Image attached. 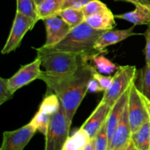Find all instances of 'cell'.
I'll return each mask as SVG.
<instances>
[{
  "instance_id": "obj_1",
  "label": "cell",
  "mask_w": 150,
  "mask_h": 150,
  "mask_svg": "<svg viewBox=\"0 0 150 150\" xmlns=\"http://www.w3.org/2000/svg\"><path fill=\"white\" fill-rule=\"evenodd\" d=\"M91 57L86 56L78 70L72 74L55 78L47 76L42 71L39 79L46 83L48 91L59 97L70 126L81 103L89 92V82L96 70L88 62Z\"/></svg>"
},
{
  "instance_id": "obj_2",
  "label": "cell",
  "mask_w": 150,
  "mask_h": 150,
  "mask_svg": "<svg viewBox=\"0 0 150 150\" xmlns=\"http://www.w3.org/2000/svg\"><path fill=\"white\" fill-rule=\"evenodd\" d=\"M37 57L40 59L42 70L45 75L51 77H62L75 73L86 55L57 51L41 46L36 48Z\"/></svg>"
},
{
  "instance_id": "obj_3",
  "label": "cell",
  "mask_w": 150,
  "mask_h": 150,
  "mask_svg": "<svg viewBox=\"0 0 150 150\" xmlns=\"http://www.w3.org/2000/svg\"><path fill=\"white\" fill-rule=\"evenodd\" d=\"M105 31L93 29L86 22L73 28L67 36L53 47H47L64 52L92 56L100 54L95 49L97 40Z\"/></svg>"
},
{
  "instance_id": "obj_4",
  "label": "cell",
  "mask_w": 150,
  "mask_h": 150,
  "mask_svg": "<svg viewBox=\"0 0 150 150\" xmlns=\"http://www.w3.org/2000/svg\"><path fill=\"white\" fill-rule=\"evenodd\" d=\"M136 66L118 67L115 74L113 76L111 86L104 92L101 101L112 107L120 97L127 92L131 83L136 81Z\"/></svg>"
},
{
  "instance_id": "obj_5",
  "label": "cell",
  "mask_w": 150,
  "mask_h": 150,
  "mask_svg": "<svg viewBox=\"0 0 150 150\" xmlns=\"http://www.w3.org/2000/svg\"><path fill=\"white\" fill-rule=\"evenodd\" d=\"M70 127L61 102L58 111L51 116L45 136V150H62L64 143L70 136Z\"/></svg>"
},
{
  "instance_id": "obj_6",
  "label": "cell",
  "mask_w": 150,
  "mask_h": 150,
  "mask_svg": "<svg viewBox=\"0 0 150 150\" xmlns=\"http://www.w3.org/2000/svg\"><path fill=\"white\" fill-rule=\"evenodd\" d=\"M127 111L132 133L139 130L146 122L149 121V115L142 100V94L136 86L135 81L131 83L129 89Z\"/></svg>"
},
{
  "instance_id": "obj_7",
  "label": "cell",
  "mask_w": 150,
  "mask_h": 150,
  "mask_svg": "<svg viewBox=\"0 0 150 150\" xmlns=\"http://www.w3.org/2000/svg\"><path fill=\"white\" fill-rule=\"evenodd\" d=\"M35 26V23L32 19L16 12L9 36L1 50V54H7L16 51L20 46L26 34L32 30Z\"/></svg>"
},
{
  "instance_id": "obj_8",
  "label": "cell",
  "mask_w": 150,
  "mask_h": 150,
  "mask_svg": "<svg viewBox=\"0 0 150 150\" xmlns=\"http://www.w3.org/2000/svg\"><path fill=\"white\" fill-rule=\"evenodd\" d=\"M37 131L31 122L17 130L4 131L0 150H23Z\"/></svg>"
},
{
  "instance_id": "obj_9",
  "label": "cell",
  "mask_w": 150,
  "mask_h": 150,
  "mask_svg": "<svg viewBox=\"0 0 150 150\" xmlns=\"http://www.w3.org/2000/svg\"><path fill=\"white\" fill-rule=\"evenodd\" d=\"M42 71L40 60L38 57L32 62L21 67L13 76L8 79L11 91L15 93L18 89L26 86L36 79H39Z\"/></svg>"
},
{
  "instance_id": "obj_10",
  "label": "cell",
  "mask_w": 150,
  "mask_h": 150,
  "mask_svg": "<svg viewBox=\"0 0 150 150\" xmlns=\"http://www.w3.org/2000/svg\"><path fill=\"white\" fill-rule=\"evenodd\" d=\"M46 29V40L43 46L53 47L62 40L71 30L60 16H56L43 20Z\"/></svg>"
},
{
  "instance_id": "obj_11",
  "label": "cell",
  "mask_w": 150,
  "mask_h": 150,
  "mask_svg": "<svg viewBox=\"0 0 150 150\" xmlns=\"http://www.w3.org/2000/svg\"><path fill=\"white\" fill-rule=\"evenodd\" d=\"M132 130L128 119L127 102L112 136L108 150H126L131 143Z\"/></svg>"
},
{
  "instance_id": "obj_12",
  "label": "cell",
  "mask_w": 150,
  "mask_h": 150,
  "mask_svg": "<svg viewBox=\"0 0 150 150\" xmlns=\"http://www.w3.org/2000/svg\"><path fill=\"white\" fill-rule=\"evenodd\" d=\"M111 108V107L108 104L100 100L92 114L81 127L89 135L92 139H94L100 128L106 121Z\"/></svg>"
},
{
  "instance_id": "obj_13",
  "label": "cell",
  "mask_w": 150,
  "mask_h": 150,
  "mask_svg": "<svg viewBox=\"0 0 150 150\" xmlns=\"http://www.w3.org/2000/svg\"><path fill=\"white\" fill-rule=\"evenodd\" d=\"M134 27L135 25L126 29H120V30L112 29V30L105 31L97 40L95 45V49L98 53L103 52L107 47L118 43L133 35H139L138 33H135L133 32Z\"/></svg>"
},
{
  "instance_id": "obj_14",
  "label": "cell",
  "mask_w": 150,
  "mask_h": 150,
  "mask_svg": "<svg viewBox=\"0 0 150 150\" xmlns=\"http://www.w3.org/2000/svg\"><path fill=\"white\" fill-rule=\"evenodd\" d=\"M130 89V88H129ZM129 89L127 92L122 95L120 99L112 105L110 112L108 114V118H107V132H108V145L111 144L112 136L114 135V131L118 125L119 122L120 121L122 113L124 111L125 107L127 104V99H128ZM108 146V149H109Z\"/></svg>"
},
{
  "instance_id": "obj_15",
  "label": "cell",
  "mask_w": 150,
  "mask_h": 150,
  "mask_svg": "<svg viewBox=\"0 0 150 150\" xmlns=\"http://www.w3.org/2000/svg\"><path fill=\"white\" fill-rule=\"evenodd\" d=\"M85 22L92 28L100 31L112 30L117 25L115 16L109 9L86 17Z\"/></svg>"
},
{
  "instance_id": "obj_16",
  "label": "cell",
  "mask_w": 150,
  "mask_h": 150,
  "mask_svg": "<svg viewBox=\"0 0 150 150\" xmlns=\"http://www.w3.org/2000/svg\"><path fill=\"white\" fill-rule=\"evenodd\" d=\"M134 10L131 12L116 15L115 18L122 19L132 23L133 25H149L150 23V7L142 4H137Z\"/></svg>"
},
{
  "instance_id": "obj_17",
  "label": "cell",
  "mask_w": 150,
  "mask_h": 150,
  "mask_svg": "<svg viewBox=\"0 0 150 150\" xmlns=\"http://www.w3.org/2000/svg\"><path fill=\"white\" fill-rule=\"evenodd\" d=\"M92 139L81 127L69 136L64 143L62 150H83Z\"/></svg>"
},
{
  "instance_id": "obj_18",
  "label": "cell",
  "mask_w": 150,
  "mask_h": 150,
  "mask_svg": "<svg viewBox=\"0 0 150 150\" xmlns=\"http://www.w3.org/2000/svg\"><path fill=\"white\" fill-rule=\"evenodd\" d=\"M64 0H43L38 4V15L40 20L58 16L63 10Z\"/></svg>"
},
{
  "instance_id": "obj_19",
  "label": "cell",
  "mask_w": 150,
  "mask_h": 150,
  "mask_svg": "<svg viewBox=\"0 0 150 150\" xmlns=\"http://www.w3.org/2000/svg\"><path fill=\"white\" fill-rule=\"evenodd\" d=\"M131 141L138 150H149L150 144V121L146 122L132 133Z\"/></svg>"
},
{
  "instance_id": "obj_20",
  "label": "cell",
  "mask_w": 150,
  "mask_h": 150,
  "mask_svg": "<svg viewBox=\"0 0 150 150\" xmlns=\"http://www.w3.org/2000/svg\"><path fill=\"white\" fill-rule=\"evenodd\" d=\"M58 16L70 26L71 29L85 22V16L81 9L64 8L59 12Z\"/></svg>"
},
{
  "instance_id": "obj_21",
  "label": "cell",
  "mask_w": 150,
  "mask_h": 150,
  "mask_svg": "<svg viewBox=\"0 0 150 150\" xmlns=\"http://www.w3.org/2000/svg\"><path fill=\"white\" fill-rule=\"evenodd\" d=\"M16 12L27 16L36 24L40 21L38 15V4L35 0H16Z\"/></svg>"
},
{
  "instance_id": "obj_22",
  "label": "cell",
  "mask_w": 150,
  "mask_h": 150,
  "mask_svg": "<svg viewBox=\"0 0 150 150\" xmlns=\"http://www.w3.org/2000/svg\"><path fill=\"white\" fill-rule=\"evenodd\" d=\"M90 60L94 63L96 70L103 74L110 75L118 69V67L111 60L100 54L92 55L90 57Z\"/></svg>"
},
{
  "instance_id": "obj_23",
  "label": "cell",
  "mask_w": 150,
  "mask_h": 150,
  "mask_svg": "<svg viewBox=\"0 0 150 150\" xmlns=\"http://www.w3.org/2000/svg\"><path fill=\"white\" fill-rule=\"evenodd\" d=\"M51 116L52 115L49 114L48 113L39 109L34 116L33 118L32 119L31 122L36 127L38 131L40 132L42 134L45 136L48 133Z\"/></svg>"
},
{
  "instance_id": "obj_24",
  "label": "cell",
  "mask_w": 150,
  "mask_h": 150,
  "mask_svg": "<svg viewBox=\"0 0 150 150\" xmlns=\"http://www.w3.org/2000/svg\"><path fill=\"white\" fill-rule=\"evenodd\" d=\"M60 103H61V100L59 97L54 92L48 91L46 95L43 98L40 105L39 109L42 110L51 115H53L59 110Z\"/></svg>"
},
{
  "instance_id": "obj_25",
  "label": "cell",
  "mask_w": 150,
  "mask_h": 150,
  "mask_svg": "<svg viewBox=\"0 0 150 150\" xmlns=\"http://www.w3.org/2000/svg\"><path fill=\"white\" fill-rule=\"evenodd\" d=\"M139 91L142 95L150 100V64L146 63L140 71Z\"/></svg>"
},
{
  "instance_id": "obj_26",
  "label": "cell",
  "mask_w": 150,
  "mask_h": 150,
  "mask_svg": "<svg viewBox=\"0 0 150 150\" xmlns=\"http://www.w3.org/2000/svg\"><path fill=\"white\" fill-rule=\"evenodd\" d=\"M95 150H108V138L107 132V122L105 121L92 139Z\"/></svg>"
},
{
  "instance_id": "obj_27",
  "label": "cell",
  "mask_w": 150,
  "mask_h": 150,
  "mask_svg": "<svg viewBox=\"0 0 150 150\" xmlns=\"http://www.w3.org/2000/svg\"><path fill=\"white\" fill-rule=\"evenodd\" d=\"M81 9L82 12L85 16V18L89 16H93V15L99 13L104 10H108V7L106 4H104L100 0H93L89 1L86 4H85Z\"/></svg>"
},
{
  "instance_id": "obj_28",
  "label": "cell",
  "mask_w": 150,
  "mask_h": 150,
  "mask_svg": "<svg viewBox=\"0 0 150 150\" xmlns=\"http://www.w3.org/2000/svg\"><path fill=\"white\" fill-rule=\"evenodd\" d=\"M13 93L10 89L8 79L0 78V105H2L13 98Z\"/></svg>"
},
{
  "instance_id": "obj_29",
  "label": "cell",
  "mask_w": 150,
  "mask_h": 150,
  "mask_svg": "<svg viewBox=\"0 0 150 150\" xmlns=\"http://www.w3.org/2000/svg\"><path fill=\"white\" fill-rule=\"evenodd\" d=\"M93 78L96 79V80L99 82L100 84L101 85V86H102V87L103 88L104 90H105V92L109 88V86H111V81H112L113 79V76H104V75H103V73H100L97 70H95V73H94Z\"/></svg>"
},
{
  "instance_id": "obj_30",
  "label": "cell",
  "mask_w": 150,
  "mask_h": 150,
  "mask_svg": "<svg viewBox=\"0 0 150 150\" xmlns=\"http://www.w3.org/2000/svg\"><path fill=\"white\" fill-rule=\"evenodd\" d=\"M93 1V0H64V8H75V9H81L89 3V1Z\"/></svg>"
},
{
  "instance_id": "obj_31",
  "label": "cell",
  "mask_w": 150,
  "mask_h": 150,
  "mask_svg": "<svg viewBox=\"0 0 150 150\" xmlns=\"http://www.w3.org/2000/svg\"><path fill=\"white\" fill-rule=\"evenodd\" d=\"M146 39V45L144 50L145 54V59H146V63L150 64V23L148 25V28L145 33L144 34Z\"/></svg>"
},
{
  "instance_id": "obj_32",
  "label": "cell",
  "mask_w": 150,
  "mask_h": 150,
  "mask_svg": "<svg viewBox=\"0 0 150 150\" xmlns=\"http://www.w3.org/2000/svg\"><path fill=\"white\" fill-rule=\"evenodd\" d=\"M89 92H104L105 90L101 86L99 82L95 79L92 78L89 84Z\"/></svg>"
},
{
  "instance_id": "obj_33",
  "label": "cell",
  "mask_w": 150,
  "mask_h": 150,
  "mask_svg": "<svg viewBox=\"0 0 150 150\" xmlns=\"http://www.w3.org/2000/svg\"><path fill=\"white\" fill-rule=\"evenodd\" d=\"M116 1H127V2H130L133 4L134 5H137V4H142V5L147 6L150 7V0H114Z\"/></svg>"
},
{
  "instance_id": "obj_34",
  "label": "cell",
  "mask_w": 150,
  "mask_h": 150,
  "mask_svg": "<svg viewBox=\"0 0 150 150\" xmlns=\"http://www.w3.org/2000/svg\"><path fill=\"white\" fill-rule=\"evenodd\" d=\"M142 100H143V101H144V103L145 107H146V111H147L148 115H149V121H150V100L148 99L147 98H146V97H145L144 95H142Z\"/></svg>"
},
{
  "instance_id": "obj_35",
  "label": "cell",
  "mask_w": 150,
  "mask_h": 150,
  "mask_svg": "<svg viewBox=\"0 0 150 150\" xmlns=\"http://www.w3.org/2000/svg\"><path fill=\"white\" fill-rule=\"evenodd\" d=\"M83 150H95V146H94V143L93 141H91L90 143L86 146V147Z\"/></svg>"
},
{
  "instance_id": "obj_36",
  "label": "cell",
  "mask_w": 150,
  "mask_h": 150,
  "mask_svg": "<svg viewBox=\"0 0 150 150\" xmlns=\"http://www.w3.org/2000/svg\"><path fill=\"white\" fill-rule=\"evenodd\" d=\"M126 150H138V149H136V147L135 146V145L133 144V143L132 142V141H131V143L130 144V145H129V146L127 147V149Z\"/></svg>"
},
{
  "instance_id": "obj_37",
  "label": "cell",
  "mask_w": 150,
  "mask_h": 150,
  "mask_svg": "<svg viewBox=\"0 0 150 150\" xmlns=\"http://www.w3.org/2000/svg\"><path fill=\"white\" fill-rule=\"evenodd\" d=\"M35 1H36V2L38 3V4H39L40 3L41 1H43V0H35Z\"/></svg>"
},
{
  "instance_id": "obj_38",
  "label": "cell",
  "mask_w": 150,
  "mask_h": 150,
  "mask_svg": "<svg viewBox=\"0 0 150 150\" xmlns=\"http://www.w3.org/2000/svg\"><path fill=\"white\" fill-rule=\"evenodd\" d=\"M149 150H150V144H149Z\"/></svg>"
}]
</instances>
